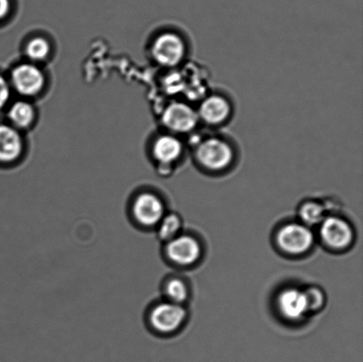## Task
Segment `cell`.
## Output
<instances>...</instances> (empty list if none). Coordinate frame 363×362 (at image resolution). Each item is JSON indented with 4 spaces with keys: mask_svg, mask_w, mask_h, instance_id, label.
Returning <instances> with one entry per match:
<instances>
[{
    "mask_svg": "<svg viewBox=\"0 0 363 362\" xmlns=\"http://www.w3.org/2000/svg\"><path fill=\"white\" fill-rule=\"evenodd\" d=\"M50 45L45 39L35 38L28 43L26 47L28 58L33 62H42L48 58L50 53Z\"/></svg>",
    "mask_w": 363,
    "mask_h": 362,
    "instance_id": "ac0fdd59",
    "label": "cell"
},
{
    "mask_svg": "<svg viewBox=\"0 0 363 362\" xmlns=\"http://www.w3.org/2000/svg\"><path fill=\"white\" fill-rule=\"evenodd\" d=\"M164 293L169 302L183 305L188 299L187 286L180 279H170L166 283Z\"/></svg>",
    "mask_w": 363,
    "mask_h": 362,
    "instance_id": "e0dca14e",
    "label": "cell"
},
{
    "mask_svg": "<svg viewBox=\"0 0 363 362\" xmlns=\"http://www.w3.org/2000/svg\"><path fill=\"white\" fill-rule=\"evenodd\" d=\"M9 117L13 125L18 128H27L35 118L33 106L26 101H17L11 106Z\"/></svg>",
    "mask_w": 363,
    "mask_h": 362,
    "instance_id": "5bb4252c",
    "label": "cell"
},
{
    "mask_svg": "<svg viewBox=\"0 0 363 362\" xmlns=\"http://www.w3.org/2000/svg\"><path fill=\"white\" fill-rule=\"evenodd\" d=\"M10 98V87L5 78L0 76V108H4Z\"/></svg>",
    "mask_w": 363,
    "mask_h": 362,
    "instance_id": "ffe728a7",
    "label": "cell"
},
{
    "mask_svg": "<svg viewBox=\"0 0 363 362\" xmlns=\"http://www.w3.org/2000/svg\"><path fill=\"white\" fill-rule=\"evenodd\" d=\"M12 83L18 94L30 97L41 91L45 77L33 64H21L13 70Z\"/></svg>",
    "mask_w": 363,
    "mask_h": 362,
    "instance_id": "30bf717a",
    "label": "cell"
},
{
    "mask_svg": "<svg viewBox=\"0 0 363 362\" xmlns=\"http://www.w3.org/2000/svg\"><path fill=\"white\" fill-rule=\"evenodd\" d=\"M320 225V236L327 247L333 249L342 250L353 242V229L344 219L329 216L323 219Z\"/></svg>",
    "mask_w": 363,
    "mask_h": 362,
    "instance_id": "ba28073f",
    "label": "cell"
},
{
    "mask_svg": "<svg viewBox=\"0 0 363 362\" xmlns=\"http://www.w3.org/2000/svg\"><path fill=\"white\" fill-rule=\"evenodd\" d=\"M186 315V311L182 305L166 301L152 308L149 321L155 331L162 334H170L181 327Z\"/></svg>",
    "mask_w": 363,
    "mask_h": 362,
    "instance_id": "8992f818",
    "label": "cell"
},
{
    "mask_svg": "<svg viewBox=\"0 0 363 362\" xmlns=\"http://www.w3.org/2000/svg\"><path fill=\"white\" fill-rule=\"evenodd\" d=\"M277 242L284 253L300 255L311 249L314 236L308 227L300 223H290L280 229Z\"/></svg>",
    "mask_w": 363,
    "mask_h": 362,
    "instance_id": "5b68a950",
    "label": "cell"
},
{
    "mask_svg": "<svg viewBox=\"0 0 363 362\" xmlns=\"http://www.w3.org/2000/svg\"><path fill=\"white\" fill-rule=\"evenodd\" d=\"M192 157L202 170L220 173L226 171L236 162V148L229 138L220 134H208L195 142Z\"/></svg>",
    "mask_w": 363,
    "mask_h": 362,
    "instance_id": "6da1fadb",
    "label": "cell"
},
{
    "mask_svg": "<svg viewBox=\"0 0 363 362\" xmlns=\"http://www.w3.org/2000/svg\"><path fill=\"white\" fill-rule=\"evenodd\" d=\"M182 227V221L176 214L165 215L157 225L158 236L164 242L175 239L179 236Z\"/></svg>",
    "mask_w": 363,
    "mask_h": 362,
    "instance_id": "2e32d148",
    "label": "cell"
},
{
    "mask_svg": "<svg viewBox=\"0 0 363 362\" xmlns=\"http://www.w3.org/2000/svg\"><path fill=\"white\" fill-rule=\"evenodd\" d=\"M325 208L318 202L308 201L300 208V218L303 225L308 227L320 225L325 218Z\"/></svg>",
    "mask_w": 363,
    "mask_h": 362,
    "instance_id": "9a60e30c",
    "label": "cell"
},
{
    "mask_svg": "<svg viewBox=\"0 0 363 362\" xmlns=\"http://www.w3.org/2000/svg\"><path fill=\"white\" fill-rule=\"evenodd\" d=\"M165 251L174 264L188 266L195 264L201 257V247L194 237L179 235L167 242Z\"/></svg>",
    "mask_w": 363,
    "mask_h": 362,
    "instance_id": "9c48e42d",
    "label": "cell"
},
{
    "mask_svg": "<svg viewBox=\"0 0 363 362\" xmlns=\"http://www.w3.org/2000/svg\"><path fill=\"white\" fill-rule=\"evenodd\" d=\"M162 123L172 134L185 135L194 132L201 124L197 109L186 102L176 101L163 112Z\"/></svg>",
    "mask_w": 363,
    "mask_h": 362,
    "instance_id": "277c9868",
    "label": "cell"
},
{
    "mask_svg": "<svg viewBox=\"0 0 363 362\" xmlns=\"http://www.w3.org/2000/svg\"><path fill=\"white\" fill-rule=\"evenodd\" d=\"M277 306L281 315L291 321L300 320L308 312L304 292L295 288L280 293L277 298Z\"/></svg>",
    "mask_w": 363,
    "mask_h": 362,
    "instance_id": "8fae6325",
    "label": "cell"
},
{
    "mask_svg": "<svg viewBox=\"0 0 363 362\" xmlns=\"http://www.w3.org/2000/svg\"><path fill=\"white\" fill-rule=\"evenodd\" d=\"M156 62L166 67L179 66L187 53L184 38L176 32H165L155 39L152 48Z\"/></svg>",
    "mask_w": 363,
    "mask_h": 362,
    "instance_id": "3957f363",
    "label": "cell"
},
{
    "mask_svg": "<svg viewBox=\"0 0 363 362\" xmlns=\"http://www.w3.org/2000/svg\"><path fill=\"white\" fill-rule=\"evenodd\" d=\"M10 10V0H0V20L7 16Z\"/></svg>",
    "mask_w": 363,
    "mask_h": 362,
    "instance_id": "44dd1931",
    "label": "cell"
},
{
    "mask_svg": "<svg viewBox=\"0 0 363 362\" xmlns=\"http://www.w3.org/2000/svg\"><path fill=\"white\" fill-rule=\"evenodd\" d=\"M131 210L138 225L145 228L157 227L166 215L165 205L162 198L152 193L138 195L135 198Z\"/></svg>",
    "mask_w": 363,
    "mask_h": 362,
    "instance_id": "52a82bcc",
    "label": "cell"
},
{
    "mask_svg": "<svg viewBox=\"0 0 363 362\" xmlns=\"http://www.w3.org/2000/svg\"><path fill=\"white\" fill-rule=\"evenodd\" d=\"M196 109L199 122L215 129L229 123L234 110L229 97L220 91L211 92L201 98Z\"/></svg>",
    "mask_w": 363,
    "mask_h": 362,
    "instance_id": "7a4b0ae2",
    "label": "cell"
},
{
    "mask_svg": "<svg viewBox=\"0 0 363 362\" xmlns=\"http://www.w3.org/2000/svg\"><path fill=\"white\" fill-rule=\"evenodd\" d=\"M23 149V142L20 133L13 127L0 125V162L16 161Z\"/></svg>",
    "mask_w": 363,
    "mask_h": 362,
    "instance_id": "4fadbf2b",
    "label": "cell"
},
{
    "mask_svg": "<svg viewBox=\"0 0 363 362\" xmlns=\"http://www.w3.org/2000/svg\"><path fill=\"white\" fill-rule=\"evenodd\" d=\"M184 152V142L174 134H165L159 137L152 148V154L156 161L164 166H170L179 162Z\"/></svg>",
    "mask_w": 363,
    "mask_h": 362,
    "instance_id": "7c38bea8",
    "label": "cell"
},
{
    "mask_svg": "<svg viewBox=\"0 0 363 362\" xmlns=\"http://www.w3.org/2000/svg\"><path fill=\"white\" fill-rule=\"evenodd\" d=\"M304 294L306 300H307L308 312L320 310L325 303V294L318 287H309L304 290Z\"/></svg>",
    "mask_w": 363,
    "mask_h": 362,
    "instance_id": "d6986e66",
    "label": "cell"
}]
</instances>
